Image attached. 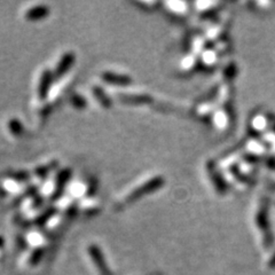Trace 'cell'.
Listing matches in <instances>:
<instances>
[{"label":"cell","instance_id":"cell-8","mask_svg":"<svg viewBox=\"0 0 275 275\" xmlns=\"http://www.w3.org/2000/svg\"><path fill=\"white\" fill-rule=\"evenodd\" d=\"M56 209L65 216H72L76 211H78V202L69 195V196L60 198L56 203Z\"/></svg>","mask_w":275,"mask_h":275},{"label":"cell","instance_id":"cell-6","mask_svg":"<svg viewBox=\"0 0 275 275\" xmlns=\"http://www.w3.org/2000/svg\"><path fill=\"white\" fill-rule=\"evenodd\" d=\"M56 164H58V162L52 161V162H47V163L38 165V167H36L34 170H32L31 178H34L36 181L39 182L41 186H42V184L47 180L52 172L55 170Z\"/></svg>","mask_w":275,"mask_h":275},{"label":"cell","instance_id":"cell-11","mask_svg":"<svg viewBox=\"0 0 275 275\" xmlns=\"http://www.w3.org/2000/svg\"><path fill=\"white\" fill-rule=\"evenodd\" d=\"M118 99L122 102H125V104L133 105L149 104V102H151V97L146 93H122L118 95Z\"/></svg>","mask_w":275,"mask_h":275},{"label":"cell","instance_id":"cell-7","mask_svg":"<svg viewBox=\"0 0 275 275\" xmlns=\"http://www.w3.org/2000/svg\"><path fill=\"white\" fill-rule=\"evenodd\" d=\"M88 254L89 256H91L92 260L94 261L95 266L98 267V270L101 273V275H111V272L108 270L107 264H106L104 254H102L101 250L99 249L97 246L91 244V246L88 247Z\"/></svg>","mask_w":275,"mask_h":275},{"label":"cell","instance_id":"cell-3","mask_svg":"<svg viewBox=\"0 0 275 275\" xmlns=\"http://www.w3.org/2000/svg\"><path fill=\"white\" fill-rule=\"evenodd\" d=\"M54 78H53L52 71H49L48 69H42L39 72L37 78V85H36V94L39 101L47 100L49 92L52 89V84Z\"/></svg>","mask_w":275,"mask_h":275},{"label":"cell","instance_id":"cell-5","mask_svg":"<svg viewBox=\"0 0 275 275\" xmlns=\"http://www.w3.org/2000/svg\"><path fill=\"white\" fill-rule=\"evenodd\" d=\"M100 77L106 84L117 86V87H124V86L130 85L132 83V78L130 76L123 75V74H117L114 71H104L101 72Z\"/></svg>","mask_w":275,"mask_h":275},{"label":"cell","instance_id":"cell-4","mask_svg":"<svg viewBox=\"0 0 275 275\" xmlns=\"http://www.w3.org/2000/svg\"><path fill=\"white\" fill-rule=\"evenodd\" d=\"M76 55L74 52H65L61 55V58L59 59V61L56 62L54 70L52 71L53 78L59 79L63 77L64 75H67V72L70 70L72 64L75 63Z\"/></svg>","mask_w":275,"mask_h":275},{"label":"cell","instance_id":"cell-15","mask_svg":"<svg viewBox=\"0 0 275 275\" xmlns=\"http://www.w3.org/2000/svg\"><path fill=\"white\" fill-rule=\"evenodd\" d=\"M42 249H36L34 253L31 254V258H30V264L36 265L37 263H39V260L42 259Z\"/></svg>","mask_w":275,"mask_h":275},{"label":"cell","instance_id":"cell-1","mask_svg":"<svg viewBox=\"0 0 275 275\" xmlns=\"http://www.w3.org/2000/svg\"><path fill=\"white\" fill-rule=\"evenodd\" d=\"M71 177V170L65 168L49 177L41 187V194L42 197H48L49 200H56L62 195L65 185Z\"/></svg>","mask_w":275,"mask_h":275},{"label":"cell","instance_id":"cell-9","mask_svg":"<svg viewBox=\"0 0 275 275\" xmlns=\"http://www.w3.org/2000/svg\"><path fill=\"white\" fill-rule=\"evenodd\" d=\"M49 14V7L46 5H35L24 12V18L28 21H39Z\"/></svg>","mask_w":275,"mask_h":275},{"label":"cell","instance_id":"cell-10","mask_svg":"<svg viewBox=\"0 0 275 275\" xmlns=\"http://www.w3.org/2000/svg\"><path fill=\"white\" fill-rule=\"evenodd\" d=\"M100 203L94 196L84 198V200L78 202V211L84 212L87 216H93V214L98 213L100 211Z\"/></svg>","mask_w":275,"mask_h":275},{"label":"cell","instance_id":"cell-13","mask_svg":"<svg viewBox=\"0 0 275 275\" xmlns=\"http://www.w3.org/2000/svg\"><path fill=\"white\" fill-rule=\"evenodd\" d=\"M6 127H7L8 132H11L13 135L18 137V135H21L23 133V125L19 119L16 118H11L7 121V124H6Z\"/></svg>","mask_w":275,"mask_h":275},{"label":"cell","instance_id":"cell-2","mask_svg":"<svg viewBox=\"0 0 275 275\" xmlns=\"http://www.w3.org/2000/svg\"><path fill=\"white\" fill-rule=\"evenodd\" d=\"M163 184V179L161 177H151L146 179L145 181H142L141 184L137 185V186L132 188L130 190V193H127L125 195L124 201L128 203V202H133L137 200V198H140L141 196H144L146 194L151 193V191L156 190L157 188H160Z\"/></svg>","mask_w":275,"mask_h":275},{"label":"cell","instance_id":"cell-12","mask_svg":"<svg viewBox=\"0 0 275 275\" xmlns=\"http://www.w3.org/2000/svg\"><path fill=\"white\" fill-rule=\"evenodd\" d=\"M92 94L94 95V98L97 99V101L104 108L111 107V99L108 97L107 93L99 86H93L92 87Z\"/></svg>","mask_w":275,"mask_h":275},{"label":"cell","instance_id":"cell-14","mask_svg":"<svg viewBox=\"0 0 275 275\" xmlns=\"http://www.w3.org/2000/svg\"><path fill=\"white\" fill-rule=\"evenodd\" d=\"M70 104L76 108H84L86 106V100L82 97V95L74 94L70 99Z\"/></svg>","mask_w":275,"mask_h":275}]
</instances>
